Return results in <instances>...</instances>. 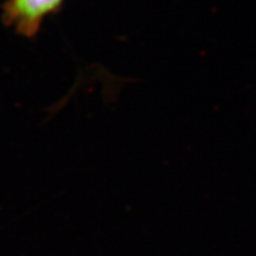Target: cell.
<instances>
[{"instance_id":"cell-1","label":"cell","mask_w":256,"mask_h":256,"mask_svg":"<svg viewBox=\"0 0 256 256\" xmlns=\"http://www.w3.org/2000/svg\"><path fill=\"white\" fill-rule=\"evenodd\" d=\"M62 0H10L5 8V19L22 34H34L40 20L54 11Z\"/></svg>"}]
</instances>
